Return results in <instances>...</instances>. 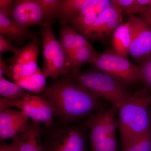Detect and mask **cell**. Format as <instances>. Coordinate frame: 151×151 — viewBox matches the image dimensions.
Masks as SVG:
<instances>
[{
	"instance_id": "6da1fadb",
	"label": "cell",
	"mask_w": 151,
	"mask_h": 151,
	"mask_svg": "<svg viewBox=\"0 0 151 151\" xmlns=\"http://www.w3.org/2000/svg\"><path fill=\"white\" fill-rule=\"evenodd\" d=\"M41 97L54 109L55 117L67 124L100 109V99L70 78H63L46 87Z\"/></svg>"
},
{
	"instance_id": "7a4b0ae2",
	"label": "cell",
	"mask_w": 151,
	"mask_h": 151,
	"mask_svg": "<svg viewBox=\"0 0 151 151\" xmlns=\"http://www.w3.org/2000/svg\"><path fill=\"white\" fill-rule=\"evenodd\" d=\"M151 99L147 88L139 89L118 108L122 149L151 129Z\"/></svg>"
},
{
	"instance_id": "3957f363",
	"label": "cell",
	"mask_w": 151,
	"mask_h": 151,
	"mask_svg": "<svg viewBox=\"0 0 151 151\" xmlns=\"http://www.w3.org/2000/svg\"><path fill=\"white\" fill-rule=\"evenodd\" d=\"M70 77L97 98L108 100L118 109L132 94L127 89L126 84L103 71H78L70 74Z\"/></svg>"
},
{
	"instance_id": "277c9868",
	"label": "cell",
	"mask_w": 151,
	"mask_h": 151,
	"mask_svg": "<svg viewBox=\"0 0 151 151\" xmlns=\"http://www.w3.org/2000/svg\"><path fill=\"white\" fill-rule=\"evenodd\" d=\"M51 22H47L41 28L43 65L42 71L46 78L56 79L59 76L70 73V63L60 42L55 36Z\"/></svg>"
},
{
	"instance_id": "5b68a950",
	"label": "cell",
	"mask_w": 151,
	"mask_h": 151,
	"mask_svg": "<svg viewBox=\"0 0 151 151\" xmlns=\"http://www.w3.org/2000/svg\"><path fill=\"white\" fill-rule=\"evenodd\" d=\"M15 107L18 108L33 122L43 123L47 126L52 124L55 113L48 101L41 96L28 94L19 100L0 98V111Z\"/></svg>"
},
{
	"instance_id": "8992f818",
	"label": "cell",
	"mask_w": 151,
	"mask_h": 151,
	"mask_svg": "<svg viewBox=\"0 0 151 151\" xmlns=\"http://www.w3.org/2000/svg\"><path fill=\"white\" fill-rule=\"evenodd\" d=\"M93 65L100 71L111 74L126 84L141 81L138 66L132 64L128 58L116 54L112 50H106L99 54Z\"/></svg>"
},
{
	"instance_id": "52a82bcc",
	"label": "cell",
	"mask_w": 151,
	"mask_h": 151,
	"mask_svg": "<svg viewBox=\"0 0 151 151\" xmlns=\"http://www.w3.org/2000/svg\"><path fill=\"white\" fill-rule=\"evenodd\" d=\"M43 151H87L83 128L66 125L54 129L43 143Z\"/></svg>"
},
{
	"instance_id": "ba28073f",
	"label": "cell",
	"mask_w": 151,
	"mask_h": 151,
	"mask_svg": "<svg viewBox=\"0 0 151 151\" xmlns=\"http://www.w3.org/2000/svg\"><path fill=\"white\" fill-rule=\"evenodd\" d=\"M118 108L112 105L107 110L99 109L89 116L85 123L90 130L91 145L103 140L109 136L116 135L118 121L116 118Z\"/></svg>"
},
{
	"instance_id": "9c48e42d",
	"label": "cell",
	"mask_w": 151,
	"mask_h": 151,
	"mask_svg": "<svg viewBox=\"0 0 151 151\" xmlns=\"http://www.w3.org/2000/svg\"><path fill=\"white\" fill-rule=\"evenodd\" d=\"M127 21L132 32L129 54L140 63L151 55V27L135 15H128Z\"/></svg>"
},
{
	"instance_id": "30bf717a",
	"label": "cell",
	"mask_w": 151,
	"mask_h": 151,
	"mask_svg": "<svg viewBox=\"0 0 151 151\" xmlns=\"http://www.w3.org/2000/svg\"><path fill=\"white\" fill-rule=\"evenodd\" d=\"M13 20L26 28L47 22L43 8L37 0H17L12 12Z\"/></svg>"
},
{
	"instance_id": "8fae6325",
	"label": "cell",
	"mask_w": 151,
	"mask_h": 151,
	"mask_svg": "<svg viewBox=\"0 0 151 151\" xmlns=\"http://www.w3.org/2000/svg\"><path fill=\"white\" fill-rule=\"evenodd\" d=\"M122 11L112 5L97 16L87 39L105 40L112 37L113 33L123 22Z\"/></svg>"
},
{
	"instance_id": "7c38bea8",
	"label": "cell",
	"mask_w": 151,
	"mask_h": 151,
	"mask_svg": "<svg viewBox=\"0 0 151 151\" xmlns=\"http://www.w3.org/2000/svg\"><path fill=\"white\" fill-rule=\"evenodd\" d=\"M29 118L21 111L8 108L0 111V139H14L30 124Z\"/></svg>"
},
{
	"instance_id": "4fadbf2b",
	"label": "cell",
	"mask_w": 151,
	"mask_h": 151,
	"mask_svg": "<svg viewBox=\"0 0 151 151\" xmlns=\"http://www.w3.org/2000/svg\"><path fill=\"white\" fill-rule=\"evenodd\" d=\"M39 41L37 36L23 48L19 49L12 57L8 60L11 65L7 76L14 83L23 78V68L29 61L37 59Z\"/></svg>"
},
{
	"instance_id": "5bb4252c",
	"label": "cell",
	"mask_w": 151,
	"mask_h": 151,
	"mask_svg": "<svg viewBox=\"0 0 151 151\" xmlns=\"http://www.w3.org/2000/svg\"><path fill=\"white\" fill-rule=\"evenodd\" d=\"M39 124L32 121L23 132L12 139L19 151H43Z\"/></svg>"
},
{
	"instance_id": "9a60e30c",
	"label": "cell",
	"mask_w": 151,
	"mask_h": 151,
	"mask_svg": "<svg viewBox=\"0 0 151 151\" xmlns=\"http://www.w3.org/2000/svg\"><path fill=\"white\" fill-rule=\"evenodd\" d=\"M0 33L10 41L22 43L27 39L36 36L35 33L28 30L16 22L0 14Z\"/></svg>"
},
{
	"instance_id": "2e32d148",
	"label": "cell",
	"mask_w": 151,
	"mask_h": 151,
	"mask_svg": "<svg viewBox=\"0 0 151 151\" xmlns=\"http://www.w3.org/2000/svg\"><path fill=\"white\" fill-rule=\"evenodd\" d=\"M132 42V32L128 21L122 23L112 36V50L116 54L127 58Z\"/></svg>"
},
{
	"instance_id": "e0dca14e",
	"label": "cell",
	"mask_w": 151,
	"mask_h": 151,
	"mask_svg": "<svg viewBox=\"0 0 151 151\" xmlns=\"http://www.w3.org/2000/svg\"><path fill=\"white\" fill-rule=\"evenodd\" d=\"M93 1L89 0L79 14L70 22L76 31L87 39L97 17L93 8Z\"/></svg>"
},
{
	"instance_id": "ac0fdd59",
	"label": "cell",
	"mask_w": 151,
	"mask_h": 151,
	"mask_svg": "<svg viewBox=\"0 0 151 151\" xmlns=\"http://www.w3.org/2000/svg\"><path fill=\"white\" fill-rule=\"evenodd\" d=\"M98 55L92 46L76 49L69 58L70 74L79 71L85 63L93 64Z\"/></svg>"
},
{
	"instance_id": "d6986e66",
	"label": "cell",
	"mask_w": 151,
	"mask_h": 151,
	"mask_svg": "<svg viewBox=\"0 0 151 151\" xmlns=\"http://www.w3.org/2000/svg\"><path fill=\"white\" fill-rule=\"evenodd\" d=\"M46 77L39 68L35 73L18 81L16 84L30 93H42L46 88Z\"/></svg>"
},
{
	"instance_id": "ffe728a7",
	"label": "cell",
	"mask_w": 151,
	"mask_h": 151,
	"mask_svg": "<svg viewBox=\"0 0 151 151\" xmlns=\"http://www.w3.org/2000/svg\"><path fill=\"white\" fill-rule=\"evenodd\" d=\"M89 0H62L58 17L65 24L75 19Z\"/></svg>"
},
{
	"instance_id": "44dd1931",
	"label": "cell",
	"mask_w": 151,
	"mask_h": 151,
	"mask_svg": "<svg viewBox=\"0 0 151 151\" xmlns=\"http://www.w3.org/2000/svg\"><path fill=\"white\" fill-rule=\"evenodd\" d=\"M30 93L14 82L8 81L4 77L0 78V95L2 98L19 100Z\"/></svg>"
},
{
	"instance_id": "7402d4cb",
	"label": "cell",
	"mask_w": 151,
	"mask_h": 151,
	"mask_svg": "<svg viewBox=\"0 0 151 151\" xmlns=\"http://www.w3.org/2000/svg\"><path fill=\"white\" fill-rule=\"evenodd\" d=\"M76 32L73 27L66 25H64L60 31V42L68 60L76 49L75 35Z\"/></svg>"
},
{
	"instance_id": "603a6c76",
	"label": "cell",
	"mask_w": 151,
	"mask_h": 151,
	"mask_svg": "<svg viewBox=\"0 0 151 151\" xmlns=\"http://www.w3.org/2000/svg\"><path fill=\"white\" fill-rule=\"evenodd\" d=\"M112 4L122 11L124 15H134L146 12V9L138 0H112Z\"/></svg>"
},
{
	"instance_id": "cb8c5ba5",
	"label": "cell",
	"mask_w": 151,
	"mask_h": 151,
	"mask_svg": "<svg viewBox=\"0 0 151 151\" xmlns=\"http://www.w3.org/2000/svg\"><path fill=\"white\" fill-rule=\"evenodd\" d=\"M121 151H151V129L122 149Z\"/></svg>"
},
{
	"instance_id": "d4e9b609",
	"label": "cell",
	"mask_w": 151,
	"mask_h": 151,
	"mask_svg": "<svg viewBox=\"0 0 151 151\" xmlns=\"http://www.w3.org/2000/svg\"><path fill=\"white\" fill-rule=\"evenodd\" d=\"M46 16L47 22H50L55 17L58 16L62 1L60 0H37Z\"/></svg>"
},
{
	"instance_id": "484cf974",
	"label": "cell",
	"mask_w": 151,
	"mask_h": 151,
	"mask_svg": "<svg viewBox=\"0 0 151 151\" xmlns=\"http://www.w3.org/2000/svg\"><path fill=\"white\" fill-rule=\"evenodd\" d=\"M90 151H119L116 135L108 136L103 140L91 145Z\"/></svg>"
},
{
	"instance_id": "4316f807",
	"label": "cell",
	"mask_w": 151,
	"mask_h": 151,
	"mask_svg": "<svg viewBox=\"0 0 151 151\" xmlns=\"http://www.w3.org/2000/svg\"><path fill=\"white\" fill-rule=\"evenodd\" d=\"M138 67L141 81H144L146 88L151 89V55L141 62Z\"/></svg>"
},
{
	"instance_id": "83f0119b",
	"label": "cell",
	"mask_w": 151,
	"mask_h": 151,
	"mask_svg": "<svg viewBox=\"0 0 151 151\" xmlns=\"http://www.w3.org/2000/svg\"><path fill=\"white\" fill-rule=\"evenodd\" d=\"M15 1L13 0H1L0 14L7 17H12Z\"/></svg>"
},
{
	"instance_id": "f1b7e54d",
	"label": "cell",
	"mask_w": 151,
	"mask_h": 151,
	"mask_svg": "<svg viewBox=\"0 0 151 151\" xmlns=\"http://www.w3.org/2000/svg\"><path fill=\"white\" fill-rule=\"evenodd\" d=\"M19 49L14 46L11 43L10 41L6 38L3 35H0V54L4 52H12L14 54L17 53Z\"/></svg>"
},
{
	"instance_id": "f546056e",
	"label": "cell",
	"mask_w": 151,
	"mask_h": 151,
	"mask_svg": "<svg viewBox=\"0 0 151 151\" xmlns=\"http://www.w3.org/2000/svg\"><path fill=\"white\" fill-rule=\"evenodd\" d=\"M113 5L112 1L93 0V7L97 16Z\"/></svg>"
},
{
	"instance_id": "4dcf8cb0",
	"label": "cell",
	"mask_w": 151,
	"mask_h": 151,
	"mask_svg": "<svg viewBox=\"0 0 151 151\" xmlns=\"http://www.w3.org/2000/svg\"><path fill=\"white\" fill-rule=\"evenodd\" d=\"M92 46L86 37L76 32L75 35L76 49L84 48Z\"/></svg>"
},
{
	"instance_id": "1f68e13d",
	"label": "cell",
	"mask_w": 151,
	"mask_h": 151,
	"mask_svg": "<svg viewBox=\"0 0 151 151\" xmlns=\"http://www.w3.org/2000/svg\"><path fill=\"white\" fill-rule=\"evenodd\" d=\"M10 70V65L3 59L1 55H0V78L4 77V76H7Z\"/></svg>"
},
{
	"instance_id": "d6a6232c",
	"label": "cell",
	"mask_w": 151,
	"mask_h": 151,
	"mask_svg": "<svg viewBox=\"0 0 151 151\" xmlns=\"http://www.w3.org/2000/svg\"><path fill=\"white\" fill-rule=\"evenodd\" d=\"M0 151H19L16 146L12 142L10 144L1 143Z\"/></svg>"
},
{
	"instance_id": "836d02e7",
	"label": "cell",
	"mask_w": 151,
	"mask_h": 151,
	"mask_svg": "<svg viewBox=\"0 0 151 151\" xmlns=\"http://www.w3.org/2000/svg\"><path fill=\"white\" fill-rule=\"evenodd\" d=\"M140 18L151 27V9L140 14Z\"/></svg>"
},
{
	"instance_id": "e575fe53",
	"label": "cell",
	"mask_w": 151,
	"mask_h": 151,
	"mask_svg": "<svg viewBox=\"0 0 151 151\" xmlns=\"http://www.w3.org/2000/svg\"><path fill=\"white\" fill-rule=\"evenodd\" d=\"M150 115H151V99L150 100Z\"/></svg>"
}]
</instances>
